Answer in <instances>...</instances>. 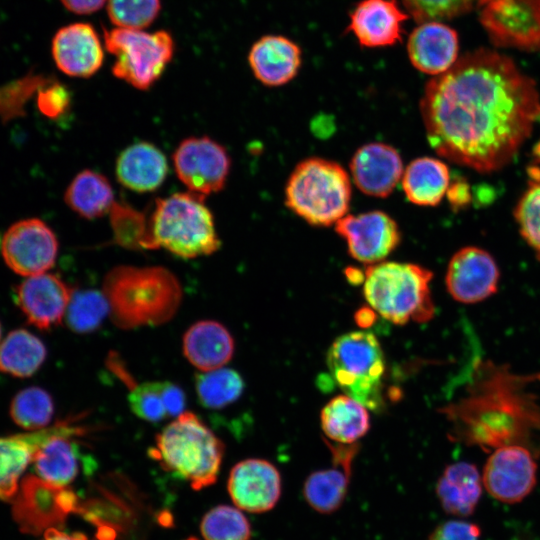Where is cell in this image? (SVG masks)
<instances>
[{"label": "cell", "mask_w": 540, "mask_h": 540, "mask_svg": "<svg viewBox=\"0 0 540 540\" xmlns=\"http://www.w3.org/2000/svg\"><path fill=\"white\" fill-rule=\"evenodd\" d=\"M1 334H2V330H1V324H0V340H1Z\"/></svg>", "instance_id": "obj_52"}, {"label": "cell", "mask_w": 540, "mask_h": 540, "mask_svg": "<svg viewBox=\"0 0 540 540\" xmlns=\"http://www.w3.org/2000/svg\"><path fill=\"white\" fill-rule=\"evenodd\" d=\"M69 423L36 430L29 434L0 437V499L12 501L22 473L35 452L52 435L65 430Z\"/></svg>", "instance_id": "obj_24"}, {"label": "cell", "mask_w": 540, "mask_h": 540, "mask_svg": "<svg viewBox=\"0 0 540 540\" xmlns=\"http://www.w3.org/2000/svg\"><path fill=\"white\" fill-rule=\"evenodd\" d=\"M80 431L70 425L50 436L38 448L32 460L38 477L61 486H67L74 481L79 471V457L71 436L79 434Z\"/></svg>", "instance_id": "obj_28"}, {"label": "cell", "mask_w": 540, "mask_h": 540, "mask_svg": "<svg viewBox=\"0 0 540 540\" xmlns=\"http://www.w3.org/2000/svg\"><path fill=\"white\" fill-rule=\"evenodd\" d=\"M57 253L55 233L38 218H26L12 224L1 243L6 265L25 277L47 272L55 264Z\"/></svg>", "instance_id": "obj_12"}, {"label": "cell", "mask_w": 540, "mask_h": 540, "mask_svg": "<svg viewBox=\"0 0 540 540\" xmlns=\"http://www.w3.org/2000/svg\"><path fill=\"white\" fill-rule=\"evenodd\" d=\"M176 174L190 192L206 196L226 184L231 160L227 150L213 139L190 137L173 154Z\"/></svg>", "instance_id": "obj_13"}, {"label": "cell", "mask_w": 540, "mask_h": 540, "mask_svg": "<svg viewBox=\"0 0 540 540\" xmlns=\"http://www.w3.org/2000/svg\"><path fill=\"white\" fill-rule=\"evenodd\" d=\"M12 501L14 519L27 533L46 531L78 509L77 497L67 486L33 475L23 479Z\"/></svg>", "instance_id": "obj_11"}, {"label": "cell", "mask_w": 540, "mask_h": 540, "mask_svg": "<svg viewBox=\"0 0 540 540\" xmlns=\"http://www.w3.org/2000/svg\"><path fill=\"white\" fill-rule=\"evenodd\" d=\"M162 387L163 381L146 382L134 386L129 394L130 408L133 413L152 423L169 417Z\"/></svg>", "instance_id": "obj_40"}, {"label": "cell", "mask_w": 540, "mask_h": 540, "mask_svg": "<svg viewBox=\"0 0 540 540\" xmlns=\"http://www.w3.org/2000/svg\"><path fill=\"white\" fill-rule=\"evenodd\" d=\"M227 488L236 507L247 512L262 513L277 504L281 496V476L267 460L245 459L231 469Z\"/></svg>", "instance_id": "obj_17"}, {"label": "cell", "mask_w": 540, "mask_h": 540, "mask_svg": "<svg viewBox=\"0 0 540 540\" xmlns=\"http://www.w3.org/2000/svg\"><path fill=\"white\" fill-rule=\"evenodd\" d=\"M10 416L14 423L25 430L47 428L54 414L51 395L40 387H28L19 391L10 404Z\"/></svg>", "instance_id": "obj_35"}, {"label": "cell", "mask_w": 540, "mask_h": 540, "mask_svg": "<svg viewBox=\"0 0 540 540\" xmlns=\"http://www.w3.org/2000/svg\"><path fill=\"white\" fill-rule=\"evenodd\" d=\"M186 540H198V539L195 538V537H190V538H188V539H186Z\"/></svg>", "instance_id": "obj_51"}, {"label": "cell", "mask_w": 540, "mask_h": 540, "mask_svg": "<svg viewBox=\"0 0 540 540\" xmlns=\"http://www.w3.org/2000/svg\"><path fill=\"white\" fill-rule=\"evenodd\" d=\"M530 178L514 215L522 237L540 260V170L532 169Z\"/></svg>", "instance_id": "obj_38"}, {"label": "cell", "mask_w": 540, "mask_h": 540, "mask_svg": "<svg viewBox=\"0 0 540 540\" xmlns=\"http://www.w3.org/2000/svg\"><path fill=\"white\" fill-rule=\"evenodd\" d=\"M102 292L112 321L122 329L164 324L182 299L179 280L161 266H117L107 273Z\"/></svg>", "instance_id": "obj_3"}, {"label": "cell", "mask_w": 540, "mask_h": 540, "mask_svg": "<svg viewBox=\"0 0 540 540\" xmlns=\"http://www.w3.org/2000/svg\"><path fill=\"white\" fill-rule=\"evenodd\" d=\"M408 18L397 0H361L350 13L347 31L363 47L392 46L402 40V25Z\"/></svg>", "instance_id": "obj_21"}, {"label": "cell", "mask_w": 540, "mask_h": 540, "mask_svg": "<svg viewBox=\"0 0 540 540\" xmlns=\"http://www.w3.org/2000/svg\"><path fill=\"white\" fill-rule=\"evenodd\" d=\"M349 174L337 162L310 157L299 162L285 186V205L313 226H331L347 215Z\"/></svg>", "instance_id": "obj_7"}, {"label": "cell", "mask_w": 540, "mask_h": 540, "mask_svg": "<svg viewBox=\"0 0 540 540\" xmlns=\"http://www.w3.org/2000/svg\"><path fill=\"white\" fill-rule=\"evenodd\" d=\"M163 398L169 417H177L184 412L186 396L184 391L174 383L163 381Z\"/></svg>", "instance_id": "obj_45"}, {"label": "cell", "mask_w": 540, "mask_h": 540, "mask_svg": "<svg viewBox=\"0 0 540 540\" xmlns=\"http://www.w3.org/2000/svg\"><path fill=\"white\" fill-rule=\"evenodd\" d=\"M72 292L60 277L45 272L26 277L15 289V301L30 324L48 330L64 318Z\"/></svg>", "instance_id": "obj_19"}, {"label": "cell", "mask_w": 540, "mask_h": 540, "mask_svg": "<svg viewBox=\"0 0 540 540\" xmlns=\"http://www.w3.org/2000/svg\"><path fill=\"white\" fill-rule=\"evenodd\" d=\"M109 315V304L103 292L73 291L64 319L68 328L80 334L96 330Z\"/></svg>", "instance_id": "obj_36"}, {"label": "cell", "mask_w": 540, "mask_h": 540, "mask_svg": "<svg viewBox=\"0 0 540 540\" xmlns=\"http://www.w3.org/2000/svg\"><path fill=\"white\" fill-rule=\"evenodd\" d=\"M540 372L520 374L508 364L475 361L466 393L441 409L450 439L485 452L518 445L540 458V403L530 387Z\"/></svg>", "instance_id": "obj_2"}, {"label": "cell", "mask_w": 540, "mask_h": 540, "mask_svg": "<svg viewBox=\"0 0 540 540\" xmlns=\"http://www.w3.org/2000/svg\"><path fill=\"white\" fill-rule=\"evenodd\" d=\"M326 363L332 381L344 394L367 408H380L386 365L381 345L373 333L352 331L340 335L331 344Z\"/></svg>", "instance_id": "obj_8"}, {"label": "cell", "mask_w": 540, "mask_h": 540, "mask_svg": "<svg viewBox=\"0 0 540 540\" xmlns=\"http://www.w3.org/2000/svg\"><path fill=\"white\" fill-rule=\"evenodd\" d=\"M481 529L472 522L454 519L440 523L427 540H480Z\"/></svg>", "instance_id": "obj_44"}, {"label": "cell", "mask_w": 540, "mask_h": 540, "mask_svg": "<svg viewBox=\"0 0 540 540\" xmlns=\"http://www.w3.org/2000/svg\"><path fill=\"white\" fill-rule=\"evenodd\" d=\"M432 277L423 266L384 260L365 269L363 295L370 308L394 324L424 323L435 314Z\"/></svg>", "instance_id": "obj_6"}, {"label": "cell", "mask_w": 540, "mask_h": 540, "mask_svg": "<svg viewBox=\"0 0 540 540\" xmlns=\"http://www.w3.org/2000/svg\"><path fill=\"white\" fill-rule=\"evenodd\" d=\"M182 349L194 367L207 372L227 364L234 354L235 344L224 325L214 320H202L185 332Z\"/></svg>", "instance_id": "obj_25"}, {"label": "cell", "mask_w": 540, "mask_h": 540, "mask_svg": "<svg viewBox=\"0 0 540 540\" xmlns=\"http://www.w3.org/2000/svg\"><path fill=\"white\" fill-rule=\"evenodd\" d=\"M458 36L454 29L440 21L420 23L410 34L407 52L411 64L419 71L439 75L458 60Z\"/></svg>", "instance_id": "obj_22"}, {"label": "cell", "mask_w": 540, "mask_h": 540, "mask_svg": "<svg viewBox=\"0 0 540 540\" xmlns=\"http://www.w3.org/2000/svg\"><path fill=\"white\" fill-rule=\"evenodd\" d=\"M107 14L118 28L143 30L150 26L161 10L160 0H107Z\"/></svg>", "instance_id": "obj_39"}, {"label": "cell", "mask_w": 540, "mask_h": 540, "mask_svg": "<svg viewBox=\"0 0 540 540\" xmlns=\"http://www.w3.org/2000/svg\"><path fill=\"white\" fill-rule=\"evenodd\" d=\"M204 197L189 191L157 199L143 248L162 247L185 259L217 251L220 240Z\"/></svg>", "instance_id": "obj_5"}, {"label": "cell", "mask_w": 540, "mask_h": 540, "mask_svg": "<svg viewBox=\"0 0 540 540\" xmlns=\"http://www.w3.org/2000/svg\"><path fill=\"white\" fill-rule=\"evenodd\" d=\"M403 162L391 145L372 142L357 149L350 161L354 184L364 194L385 198L401 181Z\"/></svg>", "instance_id": "obj_20"}, {"label": "cell", "mask_w": 540, "mask_h": 540, "mask_svg": "<svg viewBox=\"0 0 540 540\" xmlns=\"http://www.w3.org/2000/svg\"><path fill=\"white\" fill-rule=\"evenodd\" d=\"M248 63L255 78L265 86L287 84L302 64L300 47L282 35H265L250 48Z\"/></svg>", "instance_id": "obj_23"}, {"label": "cell", "mask_w": 540, "mask_h": 540, "mask_svg": "<svg viewBox=\"0 0 540 540\" xmlns=\"http://www.w3.org/2000/svg\"><path fill=\"white\" fill-rule=\"evenodd\" d=\"M477 7L495 45L540 51V0H479Z\"/></svg>", "instance_id": "obj_10"}, {"label": "cell", "mask_w": 540, "mask_h": 540, "mask_svg": "<svg viewBox=\"0 0 540 540\" xmlns=\"http://www.w3.org/2000/svg\"><path fill=\"white\" fill-rule=\"evenodd\" d=\"M43 540H87L86 537L79 533L68 534L55 527L44 531Z\"/></svg>", "instance_id": "obj_48"}, {"label": "cell", "mask_w": 540, "mask_h": 540, "mask_svg": "<svg viewBox=\"0 0 540 540\" xmlns=\"http://www.w3.org/2000/svg\"><path fill=\"white\" fill-rule=\"evenodd\" d=\"M332 462V468L311 473L303 485L305 500L309 506L321 514L337 511L348 492L352 465L338 461Z\"/></svg>", "instance_id": "obj_31"}, {"label": "cell", "mask_w": 540, "mask_h": 540, "mask_svg": "<svg viewBox=\"0 0 540 540\" xmlns=\"http://www.w3.org/2000/svg\"><path fill=\"white\" fill-rule=\"evenodd\" d=\"M412 17L422 23L450 19L477 6L479 0H403Z\"/></svg>", "instance_id": "obj_41"}, {"label": "cell", "mask_w": 540, "mask_h": 540, "mask_svg": "<svg viewBox=\"0 0 540 540\" xmlns=\"http://www.w3.org/2000/svg\"><path fill=\"white\" fill-rule=\"evenodd\" d=\"M538 120H540V115H539V117H538Z\"/></svg>", "instance_id": "obj_53"}, {"label": "cell", "mask_w": 540, "mask_h": 540, "mask_svg": "<svg viewBox=\"0 0 540 540\" xmlns=\"http://www.w3.org/2000/svg\"><path fill=\"white\" fill-rule=\"evenodd\" d=\"M478 468L465 461L452 463L444 469L436 484V495L442 509L456 517L471 516L483 491Z\"/></svg>", "instance_id": "obj_27"}, {"label": "cell", "mask_w": 540, "mask_h": 540, "mask_svg": "<svg viewBox=\"0 0 540 540\" xmlns=\"http://www.w3.org/2000/svg\"><path fill=\"white\" fill-rule=\"evenodd\" d=\"M349 255L367 266L382 262L401 241L397 222L379 210L347 214L335 224Z\"/></svg>", "instance_id": "obj_15"}, {"label": "cell", "mask_w": 540, "mask_h": 540, "mask_svg": "<svg viewBox=\"0 0 540 540\" xmlns=\"http://www.w3.org/2000/svg\"><path fill=\"white\" fill-rule=\"evenodd\" d=\"M446 194L453 208L465 206L471 197L468 184L462 180H457L450 184Z\"/></svg>", "instance_id": "obj_46"}, {"label": "cell", "mask_w": 540, "mask_h": 540, "mask_svg": "<svg viewBox=\"0 0 540 540\" xmlns=\"http://www.w3.org/2000/svg\"><path fill=\"white\" fill-rule=\"evenodd\" d=\"M104 44L96 29L86 22H75L59 28L51 42L56 67L65 75L89 78L104 61Z\"/></svg>", "instance_id": "obj_18"}, {"label": "cell", "mask_w": 540, "mask_h": 540, "mask_svg": "<svg viewBox=\"0 0 540 540\" xmlns=\"http://www.w3.org/2000/svg\"><path fill=\"white\" fill-rule=\"evenodd\" d=\"M168 163L163 152L148 142L125 148L117 158L116 176L126 188L135 192H151L164 182Z\"/></svg>", "instance_id": "obj_26"}, {"label": "cell", "mask_w": 540, "mask_h": 540, "mask_svg": "<svg viewBox=\"0 0 540 540\" xmlns=\"http://www.w3.org/2000/svg\"><path fill=\"white\" fill-rule=\"evenodd\" d=\"M64 200L70 209L87 219L105 215L115 203L109 181L88 169L78 173L70 182Z\"/></svg>", "instance_id": "obj_32"}, {"label": "cell", "mask_w": 540, "mask_h": 540, "mask_svg": "<svg viewBox=\"0 0 540 540\" xmlns=\"http://www.w3.org/2000/svg\"><path fill=\"white\" fill-rule=\"evenodd\" d=\"M345 275L347 276V279L353 283L358 284L364 281V272L355 267H348L345 271Z\"/></svg>", "instance_id": "obj_50"}, {"label": "cell", "mask_w": 540, "mask_h": 540, "mask_svg": "<svg viewBox=\"0 0 540 540\" xmlns=\"http://www.w3.org/2000/svg\"><path fill=\"white\" fill-rule=\"evenodd\" d=\"M321 428L330 440L354 444L370 429L367 407L347 394L333 397L320 413Z\"/></svg>", "instance_id": "obj_30"}, {"label": "cell", "mask_w": 540, "mask_h": 540, "mask_svg": "<svg viewBox=\"0 0 540 540\" xmlns=\"http://www.w3.org/2000/svg\"><path fill=\"white\" fill-rule=\"evenodd\" d=\"M103 44L115 57L112 74L139 90L149 89L171 62L175 42L166 30L114 27L104 31Z\"/></svg>", "instance_id": "obj_9"}, {"label": "cell", "mask_w": 540, "mask_h": 540, "mask_svg": "<svg viewBox=\"0 0 540 540\" xmlns=\"http://www.w3.org/2000/svg\"><path fill=\"white\" fill-rule=\"evenodd\" d=\"M47 356L44 343L25 329L11 331L0 343V371L18 378L32 376Z\"/></svg>", "instance_id": "obj_33"}, {"label": "cell", "mask_w": 540, "mask_h": 540, "mask_svg": "<svg viewBox=\"0 0 540 540\" xmlns=\"http://www.w3.org/2000/svg\"><path fill=\"white\" fill-rule=\"evenodd\" d=\"M70 12L78 15H88L100 10L107 0H60Z\"/></svg>", "instance_id": "obj_47"}, {"label": "cell", "mask_w": 540, "mask_h": 540, "mask_svg": "<svg viewBox=\"0 0 540 540\" xmlns=\"http://www.w3.org/2000/svg\"><path fill=\"white\" fill-rule=\"evenodd\" d=\"M374 310L362 308L356 313V320L360 326L366 327L372 323V319L374 316Z\"/></svg>", "instance_id": "obj_49"}, {"label": "cell", "mask_w": 540, "mask_h": 540, "mask_svg": "<svg viewBox=\"0 0 540 540\" xmlns=\"http://www.w3.org/2000/svg\"><path fill=\"white\" fill-rule=\"evenodd\" d=\"M195 387L202 406L222 409L239 399L244 381L237 371L221 367L197 374Z\"/></svg>", "instance_id": "obj_34"}, {"label": "cell", "mask_w": 540, "mask_h": 540, "mask_svg": "<svg viewBox=\"0 0 540 540\" xmlns=\"http://www.w3.org/2000/svg\"><path fill=\"white\" fill-rule=\"evenodd\" d=\"M223 454L222 441L188 411L164 427L149 449L150 457L164 470L186 480L194 490L216 481Z\"/></svg>", "instance_id": "obj_4"}, {"label": "cell", "mask_w": 540, "mask_h": 540, "mask_svg": "<svg viewBox=\"0 0 540 540\" xmlns=\"http://www.w3.org/2000/svg\"><path fill=\"white\" fill-rule=\"evenodd\" d=\"M500 272L493 257L478 247H464L450 259L445 276L447 291L457 302L475 304L494 295Z\"/></svg>", "instance_id": "obj_16"}, {"label": "cell", "mask_w": 540, "mask_h": 540, "mask_svg": "<svg viewBox=\"0 0 540 540\" xmlns=\"http://www.w3.org/2000/svg\"><path fill=\"white\" fill-rule=\"evenodd\" d=\"M200 530L205 540H250L251 526L246 516L229 505H218L203 517Z\"/></svg>", "instance_id": "obj_37"}, {"label": "cell", "mask_w": 540, "mask_h": 540, "mask_svg": "<svg viewBox=\"0 0 540 540\" xmlns=\"http://www.w3.org/2000/svg\"><path fill=\"white\" fill-rule=\"evenodd\" d=\"M111 216L116 240L123 246L143 248L147 230L144 216L117 203L111 209Z\"/></svg>", "instance_id": "obj_42"}, {"label": "cell", "mask_w": 540, "mask_h": 540, "mask_svg": "<svg viewBox=\"0 0 540 540\" xmlns=\"http://www.w3.org/2000/svg\"><path fill=\"white\" fill-rule=\"evenodd\" d=\"M401 184L406 198L418 206H436L450 185L447 165L433 157L412 160L405 168Z\"/></svg>", "instance_id": "obj_29"}, {"label": "cell", "mask_w": 540, "mask_h": 540, "mask_svg": "<svg viewBox=\"0 0 540 540\" xmlns=\"http://www.w3.org/2000/svg\"><path fill=\"white\" fill-rule=\"evenodd\" d=\"M69 102L67 88L57 82L46 81L43 89L38 92V108L49 118H56L63 114L68 109Z\"/></svg>", "instance_id": "obj_43"}, {"label": "cell", "mask_w": 540, "mask_h": 540, "mask_svg": "<svg viewBox=\"0 0 540 540\" xmlns=\"http://www.w3.org/2000/svg\"><path fill=\"white\" fill-rule=\"evenodd\" d=\"M420 111L438 155L487 173L515 157L538 120L540 98L510 58L478 49L426 84Z\"/></svg>", "instance_id": "obj_1"}, {"label": "cell", "mask_w": 540, "mask_h": 540, "mask_svg": "<svg viewBox=\"0 0 540 540\" xmlns=\"http://www.w3.org/2000/svg\"><path fill=\"white\" fill-rule=\"evenodd\" d=\"M482 481L485 490L497 501L519 503L536 486L537 458L523 446L497 448L486 460Z\"/></svg>", "instance_id": "obj_14"}]
</instances>
